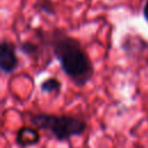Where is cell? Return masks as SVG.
<instances>
[{
    "mask_svg": "<svg viewBox=\"0 0 148 148\" xmlns=\"http://www.w3.org/2000/svg\"><path fill=\"white\" fill-rule=\"evenodd\" d=\"M38 31L39 39L51 47L54 58L68 79L77 87L86 86L92 77L94 66L80 40L59 28H54L47 34V37H44L45 32L40 29Z\"/></svg>",
    "mask_w": 148,
    "mask_h": 148,
    "instance_id": "obj_1",
    "label": "cell"
},
{
    "mask_svg": "<svg viewBox=\"0 0 148 148\" xmlns=\"http://www.w3.org/2000/svg\"><path fill=\"white\" fill-rule=\"evenodd\" d=\"M30 124L37 130L49 131L58 141H67L73 136L82 135L87 130V123L74 116L34 113L29 118Z\"/></svg>",
    "mask_w": 148,
    "mask_h": 148,
    "instance_id": "obj_2",
    "label": "cell"
},
{
    "mask_svg": "<svg viewBox=\"0 0 148 148\" xmlns=\"http://www.w3.org/2000/svg\"><path fill=\"white\" fill-rule=\"evenodd\" d=\"M16 49L17 46L6 38L0 43V68L6 74H12L18 66Z\"/></svg>",
    "mask_w": 148,
    "mask_h": 148,
    "instance_id": "obj_3",
    "label": "cell"
},
{
    "mask_svg": "<svg viewBox=\"0 0 148 148\" xmlns=\"http://www.w3.org/2000/svg\"><path fill=\"white\" fill-rule=\"evenodd\" d=\"M40 141V134L34 126H22L15 134V142L22 148L38 145Z\"/></svg>",
    "mask_w": 148,
    "mask_h": 148,
    "instance_id": "obj_4",
    "label": "cell"
},
{
    "mask_svg": "<svg viewBox=\"0 0 148 148\" xmlns=\"http://www.w3.org/2000/svg\"><path fill=\"white\" fill-rule=\"evenodd\" d=\"M123 51L130 57H135L136 54H141L143 51L148 49V43L138 35H126L120 44Z\"/></svg>",
    "mask_w": 148,
    "mask_h": 148,
    "instance_id": "obj_5",
    "label": "cell"
},
{
    "mask_svg": "<svg viewBox=\"0 0 148 148\" xmlns=\"http://www.w3.org/2000/svg\"><path fill=\"white\" fill-rule=\"evenodd\" d=\"M39 88L45 94H56L58 95L61 90V82L57 77H47L42 81Z\"/></svg>",
    "mask_w": 148,
    "mask_h": 148,
    "instance_id": "obj_6",
    "label": "cell"
},
{
    "mask_svg": "<svg viewBox=\"0 0 148 148\" xmlns=\"http://www.w3.org/2000/svg\"><path fill=\"white\" fill-rule=\"evenodd\" d=\"M18 50L24 53L25 56H29L31 58H36L39 54V45L31 42V40H24L18 44Z\"/></svg>",
    "mask_w": 148,
    "mask_h": 148,
    "instance_id": "obj_7",
    "label": "cell"
},
{
    "mask_svg": "<svg viewBox=\"0 0 148 148\" xmlns=\"http://www.w3.org/2000/svg\"><path fill=\"white\" fill-rule=\"evenodd\" d=\"M37 8H38V10H40L47 15H51V16H54L57 14L56 8L53 6V2L51 0H38L37 1Z\"/></svg>",
    "mask_w": 148,
    "mask_h": 148,
    "instance_id": "obj_8",
    "label": "cell"
},
{
    "mask_svg": "<svg viewBox=\"0 0 148 148\" xmlns=\"http://www.w3.org/2000/svg\"><path fill=\"white\" fill-rule=\"evenodd\" d=\"M142 14H143L145 20L148 22V0H146V2H145V5H143V8H142Z\"/></svg>",
    "mask_w": 148,
    "mask_h": 148,
    "instance_id": "obj_9",
    "label": "cell"
}]
</instances>
